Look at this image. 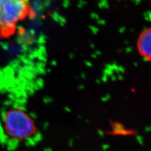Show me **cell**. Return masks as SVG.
Returning <instances> with one entry per match:
<instances>
[{
	"label": "cell",
	"mask_w": 151,
	"mask_h": 151,
	"mask_svg": "<svg viewBox=\"0 0 151 151\" xmlns=\"http://www.w3.org/2000/svg\"><path fill=\"white\" fill-rule=\"evenodd\" d=\"M3 123L7 135L13 140L19 142L29 140L38 133L33 119L20 108L7 110L4 114Z\"/></svg>",
	"instance_id": "6da1fadb"
},
{
	"label": "cell",
	"mask_w": 151,
	"mask_h": 151,
	"mask_svg": "<svg viewBox=\"0 0 151 151\" xmlns=\"http://www.w3.org/2000/svg\"><path fill=\"white\" fill-rule=\"evenodd\" d=\"M29 11L30 5L26 1L0 0V34L10 35Z\"/></svg>",
	"instance_id": "7a4b0ae2"
},
{
	"label": "cell",
	"mask_w": 151,
	"mask_h": 151,
	"mask_svg": "<svg viewBox=\"0 0 151 151\" xmlns=\"http://www.w3.org/2000/svg\"><path fill=\"white\" fill-rule=\"evenodd\" d=\"M137 46L140 55L147 60L151 61V27L141 32Z\"/></svg>",
	"instance_id": "3957f363"
}]
</instances>
